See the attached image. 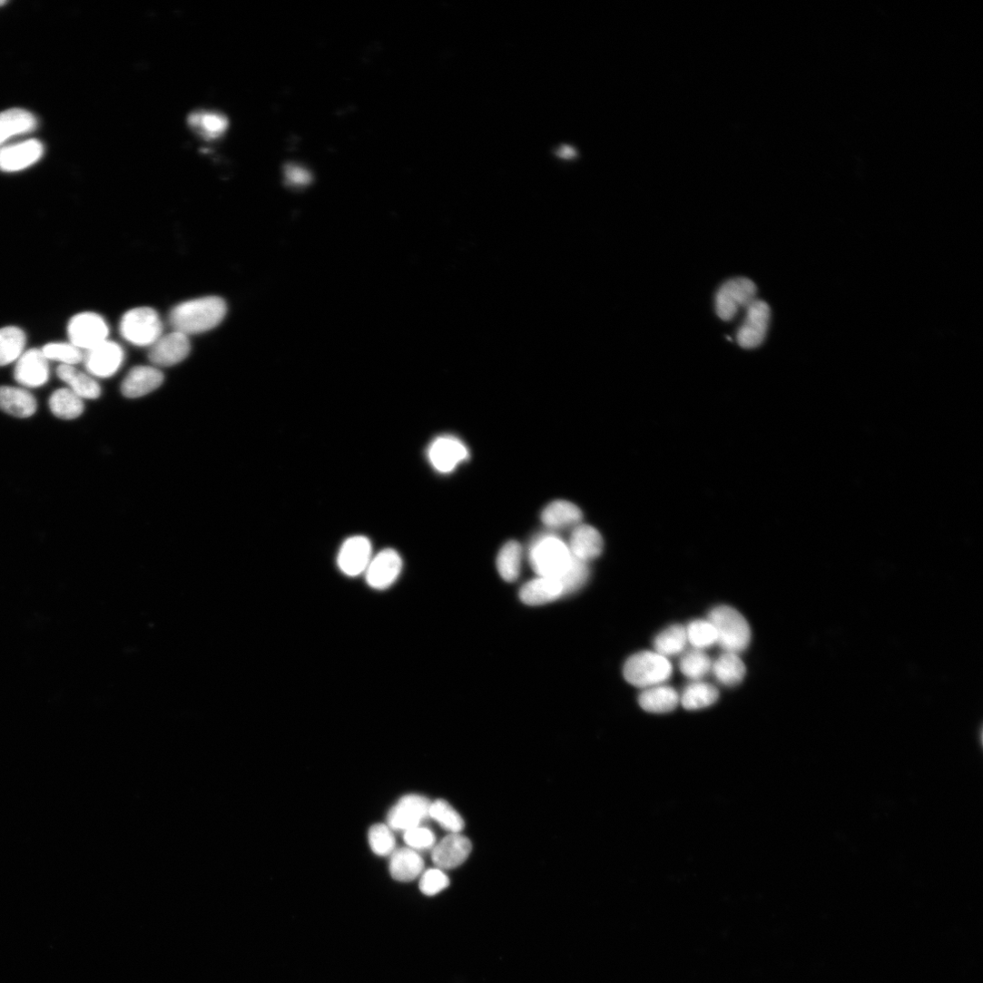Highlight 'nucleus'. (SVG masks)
<instances>
[{"label": "nucleus", "instance_id": "6", "mask_svg": "<svg viewBox=\"0 0 983 983\" xmlns=\"http://www.w3.org/2000/svg\"><path fill=\"white\" fill-rule=\"evenodd\" d=\"M109 332V326L104 318L92 311L74 315L67 327L70 343L83 352L91 350L108 340Z\"/></svg>", "mask_w": 983, "mask_h": 983}, {"label": "nucleus", "instance_id": "23", "mask_svg": "<svg viewBox=\"0 0 983 983\" xmlns=\"http://www.w3.org/2000/svg\"><path fill=\"white\" fill-rule=\"evenodd\" d=\"M37 126V119L26 110L12 109L0 113V146L13 137L34 132Z\"/></svg>", "mask_w": 983, "mask_h": 983}, {"label": "nucleus", "instance_id": "34", "mask_svg": "<svg viewBox=\"0 0 983 983\" xmlns=\"http://www.w3.org/2000/svg\"><path fill=\"white\" fill-rule=\"evenodd\" d=\"M522 554L521 545L514 540L507 542L500 549L496 557V567L505 581L511 583L519 577Z\"/></svg>", "mask_w": 983, "mask_h": 983}, {"label": "nucleus", "instance_id": "37", "mask_svg": "<svg viewBox=\"0 0 983 983\" xmlns=\"http://www.w3.org/2000/svg\"><path fill=\"white\" fill-rule=\"evenodd\" d=\"M43 353L49 361L61 363V366H72L83 363L84 352L72 343H51L44 347Z\"/></svg>", "mask_w": 983, "mask_h": 983}, {"label": "nucleus", "instance_id": "36", "mask_svg": "<svg viewBox=\"0 0 983 983\" xmlns=\"http://www.w3.org/2000/svg\"><path fill=\"white\" fill-rule=\"evenodd\" d=\"M429 818L435 820L444 830L450 833H460L465 828L461 815L446 801L431 802Z\"/></svg>", "mask_w": 983, "mask_h": 983}, {"label": "nucleus", "instance_id": "35", "mask_svg": "<svg viewBox=\"0 0 983 983\" xmlns=\"http://www.w3.org/2000/svg\"><path fill=\"white\" fill-rule=\"evenodd\" d=\"M688 643L693 649L705 651L718 643L713 624L707 619H696L686 626Z\"/></svg>", "mask_w": 983, "mask_h": 983}, {"label": "nucleus", "instance_id": "12", "mask_svg": "<svg viewBox=\"0 0 983 983\" xmlns=\"http://www.w3.org/2000/svg\"><path fill=\"white\" fill-rule=\"evenodd\" d=\"M428 457L437 471L447 474L469 458V451L460 439L444 436L437 437L431 444Z\"/></svg>", "mask_w": 983, "mask_h": 983}, {"label": "nucleus", "instance_id": "1", "mask_svg": "<svg viewBox=\"0 0 983 983\" xmlns=\"http://www.w3.org/2000/svg\"><path fill=\"white\" fill-rule=\"evenodd\" d=\"M226 313L227 304L222 298L205 296L176 305L169 319L174 331L189 337L214 329Z\"/></svg>", "mask_w": 983, "mask_h": 983}, {"label": "nucleus", "instance_id": "3", "mask_svg": "<svg viewBox=\"0 0 983 983\" xmlns=\"http://www.w3.org/2000/svg\"><path fill=\"white\" fill-rule=\"evenodd\" d=\"M708 619L713 624L718 643L723 652L740 654L752 641V629L744 615L730 605H718L711 610Z\"/></svg>", "mask_w": 983, "mask_h": 983}, {"label": "nucleus", "instance_id": "14", "mask_svg": "<svg viewBox=\"0 0 983 983\" xmlns=\"http://www.w3.org/2000/svg\"><path fill=\"white\" fill-rule=\"evenodd\" d=\"M373 558L371 541L364 536L349 538L342 546L338 558L341 571L349 576L364 574Z\"/></svg>", "mask_w": 983, "mask_h": 983}, {"label": "nucleus", "instance_id": "39", "mask_svg": "<svg viewBox=\"0 0 983 983\" xmlns=\"http://www.w3.org/2000/svg\"><path fill=\"white\" fill-rule=\"evenodd\" d=\"M373 851L379 856H390L396 850V838L388 825L376 824L369 834Z\"/></svg>", "mask_w": 983, "mask_h": 983}, {"label": "nucleus", "instance_id": "18", "mask_svg": "<svg viewBox=\"0 0 983 983\" xmlns=\"http://www.w3.org/2000/svg\"><path fill=\"white\" fill-rule=\"evenodd\" d=\"M164 381L163 374L153 367H137L130 371L122 384V393L127 398H139L158 389Z\"/></svg>", "mask_w": 983, "mask_h": 983}, {"label": "nucleus", "instance_id": "27", "mask_svg": "<svg viewBox=\"0 0 983 983\" xmlns=\"http://www.w3.org/2000/svg\"><path fill=\"white\" fill-rule=\"evenodd\" d=\"M688 644L686 626L680 624L668 626L653 641L654 651L669 660L686 652Z\"/></svg>", "mask_w": 983, "mask_h": 983}, {"label": "nucleus", "instance_id": "8", "mask_svg": "<svg viewBox=\"0 0 983 983\" xmlns=\"http://www.w3.org/2000/svg\"><path fill=\"white\" fill-rule=\"evenodd\" d=\"M771 321L769 304L756 299L747 307L746 318L737 334L738 344L745 349H754L764 342Z\"/></svg>", "mask_w": 983, "mask_h": 983}, {"label": "nucleus", "instance_id": "9", "mask_svg": "<svg viewBox=\"0 0 983 983\" xmlns=\"http://www.w3.org/2000/svg\"><path fill=\"white\" fill-rule=\"evenodd\" d=\"M124 352L120 345L106 340L91 350L84 352V363L93 378H109L122 368Z\"/></svg>", "mask_w": 983, "mask_h": 983}, {"label": "nucleus", "instance_id": "41", "mask_svg": "<svg viewBox=\"0 0 983 983\" xmlns=\"http://www.w3.org/2000/svg\"><path fill=\"white\" fill-rule=\"evenodd\" d=\"M404 839L409 848L415 850L434 848L437 841L434 832L421 826L405 831Z\"/></svg>", "mask_w": 983, "mask_h": 983}, {"label": "nucleus", "instance_id": "31", "mask_svg": "<svg viewBox=\"0 0 983 983\" xmlns=\"http://www.w3.org/2000/svg\"><path fill=\"white\" fill-rule=\"evenodd\" d=\"M190 126L206 139H217L227 130L228 119L216 112L200 111L190 114Z\"/></svg>", "mask_w": 983, "mask_h": 983}, {"label": "nucleus", "instance_id": "22", "mask_svg": "<svg viewBox=\"0 0 983 983\" xmlns=\"http://www.w3.org/2000/svg\"><path fill=\"white\" fill-rule=\"evenodd\" d=\"M37 400L27 390L15 387H0V410L19 418L33 417L37 411Z\"/></svg>", "mask_w": 983, "mask_h": 983}, {"label": "nucleus", "instance_id": "26", "mask_svg": "<svg viewBox=\"0 0 983 983\" xmlns=\"http://www.w3.org/2000/svg\"><path fill=\"white\" fill-rule=\"evenodd\" d=\"M60 379L69 386V389L82 399L94 400L101 397L99 383L91 375L84 373L72 366H60L57 369Z\"/></svg>", "mask_w": 983, "mask_h": 983}, {"label": "nucleus", "instance_id": "17", "mask_svg": "<svg viewBox=\"0 0 983 983\" xmlns=\"http://www.w3.org/2000/svg\"><path fill=\"white\" fill-rule=\"evenodd\" d=\"M472 851V843L460 833H450L436 844L432 860L440 870H451L462 865Z\"/></svg>", "mask_w": 983, "mask_h": 983}, {"label": "nucleus", "instance_id": "10", "mask_svg": "<svg viewBox=\"0 0 983 983\" xmlns=\"http://www.w3.org/2000/svg\"><path fill=\"white\" fill-rule=\"evenodd\" d=\"M431 801L420 795L402 798L388 813V822L392 830L407 831L429 818Z\"/></svg>", "mask_w": 983, "mask_h": 983}, {"label": "nucleus", "instance_id": "21", "mask_svg": "<svg viewBox=\"0 0 983 983\" xmlns=\"http://www.w3.org/2000/svg\"><path fill=\"white\" fill-rule=\"evenodd\" d=\"M638 703L646 713L666 714L677 709L680 694L674 688L663 684L643 690L638 697Z\"/></svg>", "mask_w": 983, "mask_h": 983}, {"label": "nucleus", "instance_id": "24", "mask_svg": "<svg viewBox=\"0 0 983 983\" xmlns=\"http://www.w3.org/2000/svg\"><path fill=\"white\" fill-rule=\"evenodd\" d=\"M389 870L398 881H412L422 875L425 863L417 850L410 848L396 850L391 855Z\"/></svg>", "mask_w": 983, "mask_h": 983}, {"label": "nucleus", "instance_id": "40", "mask_svg": "<svg viewBox=\"0 0 983 983\" xmlns=\"http://www.w3.org/2000/svg\"><path fill=\"white\" fill-rule=\"evenodd\" d=\"M449 884L450 880L443 870L431 869L422 874L419 887L425 895L435 896L446 890Z\"/></svg>", "mask_w": 983, "mask_h": 983}, {"label": "nucleus", "instance_id": "4", "mask_svg": "<svg viewBox=\"0 0 983 983\" xmlns=\"http://www.w3.org/2000/svg\"><path fill=\"white\" fill-rule=\"evenodd\" d=\"M572 559L567 544L553 534L539 536L530 546L529 561L539 576L559 579Z\"/></svg>", "mask_w": 983, "mask_h": 983}, {"label": "nucleus", "instance_id": "42", "mask_svg": "<svg viewBox=\"0 0 983 983\" xmlns=\"http://www.w3.org/2000/svg\"><path fill=\"white\" fill-rule=\"evenodd\" d=\"M6 5H7V2H5V0H0V7L5 6Z\"/></svg>", "mask_w": 983, "mask_h": 983}, {"label": "nucleus", "instance_id": "15", "mask_svg": "<svg viewBox=\"0 0 983 983\" xmlns=\"http://www.w3.org/2000/svg\"><path fill=\"white\" fill-rule=\"evenodd\" d=\"M49 360L42 349H31L16 362L15 378L25 388H36L44 386L50 379Z\"/></svg>", "mask_w": 983, "mask_h": 983}, {"label": "nucleus", "instance_id": "7", "mask_svg": "<svg viewBox=\"0 0 983 983\" xmlns=\"http://www.w3.org/2000/svg\"><path fill=\"white\" fill-rule=\"evenodd\" d=\"M757 286L746 277L733 278L726 281L716 295V311L723 320L732 319L742 308H747L756 300Z\"/></svg>", "mask_w": 983, "mask_h": 983}, {"label": "nucleus", "instance_id": "28", "mask_svg": "<svg viewBox=\"0 0 983 983\" xmlns=\"http://www.w3.org/2000/svg\"><path fill=\"white\" fill-rule=\"evenodd\" d=\"M720 699V691L704 681L692 682L680 695V703L687 711H700L714 705Z\"/></svg>", "mask_w": 983, "mask_h": 983}, {"label": "nucleus", "instance_id": "20", "mask_svg": "<svg viewBox=\"0 0 983 983\" xmlns=\"http://www.w3.org/2000/svg\"><path fill=\"white\" fill-rule=\"evenodd\" d=\"M565 595L560 581L554 577L538 576L525 584L519 592L521 601L528 605H541Z\"/></svg>", "mask_w": 983, "mask_h": 983}, {"label": "nucleus", "instance_id": "25", "mask_svg": "<svg viewBox=\"0 0 983 983\" xmlns=\"http://www.w3.org/2000/svg\"><path fill=\"white\" fill-rule=\"evenodd\" d=\"M746 673V666L739 654L723 652L713 664L712 673L716 681L725 687L740 685Z\"/></svg>", "mask_w": 983, "mask_h": 983}, {"label": "nucleus", "instance_id": "33", "mask_svg": "<svg viewBox=\"0 0 983 983\" xmlns=\"http://www.w3.org/2000/svg\"><path fill=\"white\" fill-rule=\"evenodd\" d=\"M713 664V662L705 651L693 649L683 654L680 670L692 682H699L703 681L712 673Z\"/></svg>", "mask_w": 983, "mask_h": 983}, {"label": "nucleus", "instance_id": "11", "mask_svg": "<svg viewBox=\"0 0 983 983\" xmlns=\"http://www.w3.org/2000/svg\"><path fill=\"white\" fill-rule=\"evenodd\" d=\"M403 560L398 551L388 548L373 556L366 574L368 584L378 590L390 587L399 577Z\"/></svg>", "mask_w": 983, "mask_h": 983}, {"label": "nucleus", "instance_id": "32", "mask_svg": "<svg viewBox=\"0 0 983 983\" xmlns=\"http://www.w3.org/2000/svg\"><path fill=\"white\" fill-rule=\"evenodd\" d=\"M49 406L52 413L64 420L76 419L84 411V399L69 388L55 391L49 400Z\"/></svg>", "mask_w": 983, "mask_h": 983}, {"label": "nucleus", "instance_id": "5", "mask_svg": "<svg viewBox=\"0 0 983 983\" xmlns=\"http://www.w3.org/2000/svg\"><path fill=\"white\" fill-rule=\"evenodd\" d=\"M159 313L151 307H138L124 313L120 322L122 338L138 348H151L162 336Z\"/></svg>", "mask_w": 983, "mask_h": 983}, {"label": "nucleus", "instance_id": "29", "mask_svg": "<svg viewBox=\"0 0 983 983\" xmlns=\"http://www.w3.org/2000/svg\"><path fill=\"white\" fill-rule=\"evenodd\" d=\"M582 518L583 514L580 508L565 500L550 503L541 514L542 522L550 528L576 526Z\"/></svg>", "mask_w": 983, "mask_h": 983}, {"label": "nucleus", "instance_id": "16", "mask_svg": "<svg viewBox=\"0 0 983 983\" xmlns=\"http://www.w3.org/2000/svg\"><path fill=\"white\" fill-rule=\"evenodd\" d=\"M44 144L30 140L0 148V171L16 172L35 164L44 156Z\"/></svg>", "mask_w": 983, "mask_h": 983}, {"label": "nucleus", "instance_id": "19", "mask_svg": "<svg viewBox=\"0 0 983 983\" xmlns=\"http://www.w3.org/2000/svg\"><path fill=\"white\" fill-rule=\"evenodd\" d=\"M567 546L574 557L588 563L602 554L604 541L595 527L579 524L575 526Z\"/></svg>", "mask_w": 983, "mask_h": 983}, {"label": "nucleus", "instance_id": "38", "mask_svg": "<svg viewBox=\"0 0 983 983\" xmlns=\"http://www.w3.org/2000/svg\"><path fill=\"white\" fill-rule=\"evenodd\" d=\"M589 577L587 563L573 556V559L558 579L563 585L565 595L579 590Z\"/></svg>", "mask_w": 983, "mask_h": 983}, {"label": "nucleus", "instance_id": "2", "mask_svg": "<svg viewBox=\"0 0 983 983\" xmlns=\"http://www.w3.org/2000/svg\"><path fill=\"white\" fill-rule=\"evenodd\" d=\"M624 680L634 687L645 690L665 684L673 674L669 659L655 651H640L625 662Z\"/></svg>", "mask_w": 983, "mask_h": 983}, {"label": "nucleus", "instance_id": "13", "mask_svg": "<svg viewBox=\"0 0 983 983\" xmlns=\"http://www.w3.org/2000/svg\"><path fill=\"white\" fill-rule=\"evenodd\" d=\"M191 352L189 337L173 331L162 336L160 339L150 348V362L161 368L176 366L184 361Z\"/></svg>", "mask_w": 983, "mask_h": 983}, {"label": "nucleus", "instance_id": "30", "mask_svg": "<svg viewBox=\"0 0 983 983\" xmlns=\"http://www.w3.org/2000/svg\"><path fill=\"white\" fill-rule=\"evenodd\" d=\"M26 344V334L20 327L0 328V367L17 362L25 354Z\"/></svg>", "mask_w": 983, "mask_h": 983}]
</instances>
